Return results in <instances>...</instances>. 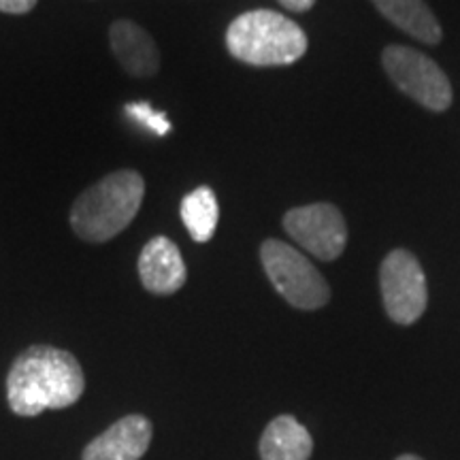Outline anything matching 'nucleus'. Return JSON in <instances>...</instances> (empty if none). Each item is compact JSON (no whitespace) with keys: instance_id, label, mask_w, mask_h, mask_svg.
<instances>
[{"instance_id":"f257e3e1","label":"nucleus","mask_w":460,"mask_h":460,"mask_svg":"<svg viewBox=\"0 0 460 460\" xmlns=\"http://www.w3.org/2000/svg\"><path fill=\"white\" fill-rule=\"evenodd\" d=\"M84 369L77 358L51 345H32L17 356L7 376V401L17 416L65 410L82 399Z\"/></svg>"},{"instance_id":"f03ea898","label":"nucleus","mask_w":460,"mask_h":460,"mask_svg":"<svg viewBox=\"0 0 460 460\" xmlns=\"http://www.w3.org/2000/svg\"><path fill=\"white\" fill-rule=\"evenodd\" d=\"M146 181L137 171L124 169L102 177L79 194L71 209V226L77 237L92 243L113 239L139 214Z\"/></svg>"},{"instance_id":"7ed1b4c3","label":"nucleus","mask_w":460,"mask_h":460,"mask_svg":"<svg viewBox=\"0 0 460 460\" xmlns=\"http://www.w3.org/2000/svg\"><path fill=\"white\" fill-rule=\"evenodd\" d=\"M233 58L252 66L295 65L307 51V34L278 11L256 9L239 15L226 31Z\"/></svg>"},{"instance_id":"20e7f679","label":"nucleus","mask_w":460,"mask_h":460,"mask_svg":"<svg viewBox=\"0 0 460 460\" xmlns=\"http://www.w3.org/2000/svg\"><path fill=\"white\" fill-rule=\"evenodd\" d=\"M261 261L275 290L292 307L314 312L329 303L331 290L326 279L307 261V256H303L292 245L279 239L264 241L261 247Z\"/></svg>"},{"instance_id":"39448f33","label":"nucleus","mask_w":460,"mask_h":460,"mask_svg":"<svg viewBox=\"0 0 460 460\" xmlns=\"http://www.w3.org/2000/svg\"><path fill=\"white\" fill-rule=\"evenodd\" d=\"M384 68L396 88L430 111H446L452 105V85L446 73L418 49L390 45L382 54Z\"/></svg>"},{"instance_id":"423d86ee","label":"nucleus","mask_w":460,"mask_h":460,"mask_svg":"<svg viewBox=\"0 0 460 460\" xmlns=\"http://www.w3.org/2000/svg\"><path fill=\"white\" fill-rule=\"evenodd\" d=\"M379 284L388 318L396 324L410 326L427 312V278L418 258L407 250L390 252L379 269Z\"/></svg>"},{"instance_id":"0eeeda50","label":"nucleus","mask_w":460,"mask_h":460,"mask_svg":"<svg viewBox=\"0 0 460 460\" xmlns=\"http://www.w3.org/2000/svg\"><path fill=\"white\" fill-rule=\"evenodd\" d=\"M284 228L303 250L320 261H335L343 254L348 226L335 205L314 203L296 207L284 216Z\"/></svg>"},{"instance_id":"6e6552de","label":"nucleus","mask_w":460,"mask_h":460,"mask_svg":"<svg viewBox=\"0 0 460 460\" xmlns=\"http://www.w3.org/2000/svg\"><path fill=\"white\" fill-rule=\"evenodd\" d=\"M152 422L141 413H132L90 441L84 460H139L152 444Z\"/></svg>"},{"instance_id":"1a4fd4ad","label":"nucleus","mask_w":460,"mask_h":460,"mask_svg":"<svg viewBox=\"0 0 460 460\" xmlns=\"http://www.w3.org/2000/svg\"><path fill=\"white\" fill-rule=\"evenodd\" d=\"M139 278L152 295H172L186 284L188 269L180 247L169 237H154L147 241L139 256Z\"/></svg>"},{"instance_id":"9d476101","label":"nucleus","mask_w":460,"mask_h":460,"mask_svg":"<svg viewBox=\"0 0 460 460\" xmlns=\"http://www.w3.org/2000/svg\"><path fill=\"white\" fill-rule=\"evenodd\" d=\"M111 49L119 65L132 77H152L160 68V54L156 43L135 22L118 20L109 31Z\"/></svg>"},{"instance_id":"9b49d317","label":"nucleus","mask_w":460,"mask_h":460,"mask_svg":"<svg viewBox=\"0 0 460 460\" xmlns=\"http://www.w3.org/2000/svg\"><path fill=\"white\" fill-rule=\"evenodd\" d=\"M314 439L295 416H278L267 424L261 437L262 460H309Z\"/></svg>"},{"instance_id":"f8f14e48","label":"nucleus","mask_w":460,"mask_h":460,"mask_svg":"<svg viewBox=\"0 0 460 460\" xmlns=\"http://www.w3.org/2000/svg\"><path fill=\"white\" fill-rule=\"evenodd\" d=\"M386 20L411 34L418 41L435 45L441 41V26L424 0H373Z\"/></svg>"},{"instance_id":"ddd939ff","label":"nucleus","mask_w":460,"mask_h":460,"mask_svg":"<svg viewBox=\"0 0 460 460\" xmlns=\"http://www.w3.org/2000/svg\"><path fill=\"white\" fill-rule=\"evenodd\" d=\"M181 220L186 224L190 237L197 243H205L214 237L217 220H220V207L214 190L200 186L190 192L181 200Z\"/></svg>"},{"instance_id":"4468645a","label":"nucleus","mask_w":460,"mask_h":460,"mask_svg":"<svg viewBox=\"0 0 460 460\" xmlns=\"http://www.w3.org/2000/svg\"><path fill=\"white\" fill-rule=\"evenodd\" d=\"M124 111L130 119H135L143 128L156 132L158 137H164L171 132V122L166 119V115L163 111H156L149 102H128L124 107Z\"/></svg>"},{"instance_id":"2eb2a0df","label":"nucleus","mask_w":460,"mask_h":460,"mask_svg":"<svg viewBox=\"0 0 460 460\" xmlns=\"http://www.w3.org/2000/svg\"><path fill=\"white\" fill-rule=\"evenodd\" d=\"M37 0H0V11L3 13H13V15H22L32 11Z\"/></svg>"},{"instance_id":"dca6fc26","label":"nucleus","mask_w":460,"mask_h":460,"mask_svg":"<svg viewBox=\"0 0 460 460\" xmlns=\"http://www.w3.org/2000/svg\"><path fill=\"white\" fill-rule=\"evenodd\" d=\"M286 9L296 11V13H303V11H309L315 4V0H279Z\"/></svg>"},{"instance_id":"f3484780","label":"nucleus","mask_w":460,"mask_h":460,"mask_svg":"<svg viewBox=\"0 0 460 460\" xmlns=\"http://www.w3.org/2000/svg\"><path fill=\"white\" fill-rule=\"evenodd\" d=\"M396 460H422V458L416 456V454H401V456Z\"/></svg>"}]
</instances>
